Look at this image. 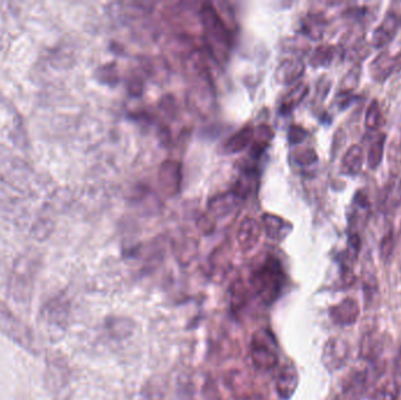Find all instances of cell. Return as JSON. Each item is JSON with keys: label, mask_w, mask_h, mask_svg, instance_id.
<instances>
[{"label": "cell", "mask_w": 401, "mask_h": 400, "mask_svg": "<svg viewBox=\"0 0 401 400\" xmlns=\"http://www.w3.org/2000/svg\"><path fill=\"white\" fill-rule=\"evenodd\" d=\"M200 25L203 31V41L210 57L217 64L228 62L231 49L229 29L222 19L216 8L205 3L200 10Z\"/></svg>", "instance_id": "cell-1"}, {"label": "cell", "mask_w": 401, "mask_h": 400, "mask_svg": "<svg viewBox=\"0 0 401 400\" xmlns=\"http://www.w3.org/2000/svg\"><path fill=\"white\" fill-rule=\"evenodd\" d=\"M250 286L264 304H272L281 296L285 286V271L282 263L271 255L266 256L253 270Z\"/></svg>", "instance_id": "cell-2"}, {"label": "cell", "mask_w": 401, "mask_h": 400, "mask_svg": "<svg viewBox=\"0 0 401 400\" xmlns=\"http://www.w3.org/2000/svg\"><path fill=\"white\" fill-rule=\"evenodd\" d=\"M250 355L255 366L261 371H270L277 366V345L269 331L259 330L255 334L250 344Z\"/></svg>", "instance_id": "cell-3"}, {"label": "cell", "mask_w": 401, "mask_h": 400, "mask_svg": "<svg viewBox=\"0 0 401 400\" xmlns=\"http://www.w3.org/2000/svg\"><path fill=\"white\" fill-rule=\"evenodd\" d=\"M36 269L31 268L29 262H19L10 278L8 294L16 302H26L32 295Z\"/></svg>", "instance_id": "cell-4"}, {"label": "cell", "mask_w": 401, "mask_h": 400, "mask_svg": "<svg viewBox=\"0 0 401 400\" xmlns=\"http://www.w3.org/2000/svg\"><path fill=\"white\" fill-rule=\"evenodd\" d=\"M350 357V345L344 339L339 337H333L328 339L323 349L324 366L328 371H336L338 368H343Z\"/></svg>", "instance_id": "cell-5"}, {"label": "cell", "mask_w": 401, "mask_h": 400, "mask_svg": "<svg viewBox=\"0 0 401 400\" xmlns=\"http://www.w3.org/2000/svg\"><path fill=\"white\" fill-rule=\"evenodd\" d=\"M159 184L162 192L168 197H174L180 192L182 167L179 161L166 160L161 164L159 169Z\"/></svg>", "instance_id": "cell-6"}, {"label": "cell", "mask_w": 401, "mask_h": 400, "mask_svg": "<svg viewBox=\"0 0 401 400\" xmlns=\"http://www.w3.org/2000/svg\"><path fill=\"white\" fill-rule=\"evenodd\" d=\"M298 371L295 364L291 360L285 362L279 368V373L276 377V391L283 400H289L296 392L298 386Z\"/></svg>", "instance_id": "cell-7"}, {"label": "cell", "mask_w": 401, "mask_h": 400, "mask_svg": "<svg viewBox=\"0 0 401 400\" xmlns=\"http://www.w3.org/2000/svg\"><path fill=\"white\" fill-rule=\"evenodd\" d=\"M330 319L339 327H350L359 318L361 308L356 299H345L330 308Z\"/></svg>", "instance_id": "cell-8"}, {"label": "cell", "mask_w": 401, "mask_h": 400, "mask_svg": "<svg viewBox=\"0 0 401 400\" xmlns=\"http://www.w3.org/2000/svg\"><path fill=\"white\" fill-rule=\"evenodd\" d=\"M400 24V16L397 13L387 12L384 21H381L380 25L373 32L372 42L374 47L381 49L389 44L396 37Z\"/></svg>", "instance_id": "cell-9"}, {"label": "cell", "mask_w": 401, "mask_h": 400, "mask_svg": "<svg viewBox=\"0 0 401 400\" xmlns=\"http://www.w3.org/2000/svg\"><path fill=\"white\" fill-rule=\"evenodd\" d=\"M401 68V53L391 55L389 52L379 54L370 66L373 78L384 82L391 74Z\"/></svg>", "instance_id": "cell-10"}, {"label": "cell", "mask_w": 401, "mask_h": 400, "mask_svg": "<svg viewBox=\"0 0 401 400\" xmlns=\"http://www.w3.org/2000/svg\"><path fill=\"white\" fill-rule=\"evenodd\" d=\"M262 233V227L254 217L246 216L240 225L237 232V243L243 251L254 249Z\"/></svg>", "instance_id": "cell-11"}, {"label": "cell", "mask_w": 401, "mask_h": 400, "mask_svg": "<svg viewBox=\"0 0 401 400\" xmlns=\"http://www.w3.org/2000/svg\"><path fill=\"white\" fill-rule=\"evenodd\" d=\"M304 71H305V66L302 60L296 58H289L279 64L277 70L274 72V78L279 84L289 85L297 82L302 77Z\"/></svg>", "instance_id": "cell-12"}, {"label": "cell", "mask_w": 401, "mask_h": 400, "mask_svg": "<svg viewBox=\"0 0 401 400\" xmlns=\"http://www.w3.org/2000/svg\"><path fill=\"white\" fill-rule=\"evenodd\" d=\"M254 136L255 129L253 125L242 127L240 131L236 132L225 141L223 145V151L225 154H236L238 151L246 149L250 143L253 142Z\"/></svg>", "instance_id": "cell-13"}, {"label": "cell", "mask_w": 401, "mask_h": 400, "mask_svg": "<svg viewBox=\"0 0 401 400\" xmlns=\"http://www.w3.org/2000/svg\"><path fill=\"white\" fill-rule=\"evenodd\" d=\"M0 330L6 332L18 343H26V342L29 343V342L24 329L21 327V324L12 314H10V311L5 309L4 305H0Z\"/></svg>", "instance_id": "cell-14"}, {"label": "cell", "mask_w": 401, "mask_h": 400, "mask_svg": "<svg viewBox=\"0 0 401 400\" xmlns=\"http://www.w3.org/2000/svg\"><path fill=\"white\" fill-rule=\"evenodd\" d=\"M364 164V151L359 145H353L348 148L341 160V172L346 175H357L361 172Z\"/></svg>", "instance_id": "cell-15"}, {"label": "cell", "mask_w": 401, "mask_h": 400, "mask_svg": "<svg viewBox=\"0 0 401 400\" xmlns=\"http://www.w3.org/2000/svg\"><path fill=\"white\" fill-rule=\"evenodd\" d=\"M309 93V86L305 82H299L296 86L292 87L287 95H284L279 110L283 114L290 113L291 110H295L300 102L303 101L304 98Z\"/></svg>", "instance_id": "cell-16"}, {"label": "cell", "mask_w": 401, "mask_h": 400, "mask_svg": "<svg viewBox=\"0 0 401 400\" xmlns=\"http://www.w3.org/2000/svg\"><path fill=\"white\" fill-rule=\"evenodd\" d=\"M287 221L277 215L272 214H264L263 215V227L266 230V235L272 240H281L285 236L287 228L290 229V225H287Z\"/></svg>", "instance_id": "cell-17"}, {"label": "cell", "mask_w": 401, "mask_h": 400, "mask_svg": "<svg viewBox=\"0 0 401 400\" xmlns=\"http://www.w3.org/2000/svg\"><path fill=\"white\" fill-rule=\"evenodd\" d=\"M240 200L236 194L233 192H225L220 197H214L213 200L209 202V209H210V215L211 216H222L230 212L236 205L237 201Z\"/></svg>", "instance_id": "cell-18"}, {"label": "cell", "mask_w": 401, "mask_h": 400, "mask_svg": "<svg viewBox=\"0 0 401 400\" xmlns=\"http://www.w3.org/2000/svg\"><path fill=\"white\" fill-rule=\"evenodd\" d=\"M337 55V47L332 45H320L315 47L310 58V64L313 67H326L331 65Z\"/></svg>", "instance_id": "cell-19"}, {"label": "cell", "mask_w": 401, "mask_h": 400, "mask_svg": "<svg viewBox=\"0 0 401 400\" xmlns=\"http://www.w3.org/2000/svg\"><path fill=\"white\" fill-rule=\"evenodd\" d=\"M67 308L68 305L62 299H54L45 306L46 319L49 322H55L57 325H64L67 316Z\"/></svg>", "instance_id": "cell-20"}, {"label": "cell", "mask_w": 401, "mask_h": 400, "mask_svg": "<svg viewBox=\"0 0 401 400\" xmlns=\"http://www.w3.org/2000/svg\"><path fill=\"white\" fill-rule=\"evenodd\" d=\"M401 200V181H391L386 186L380 197V207L383 208H392Z\"/></svg>", "instance_id": "cell-21"}, {"label": "cell", "mask_w": 401, "mask_h": 400, "mask_svg": "<svg viewBox=\"0 0 401 400\" xmlns=\"http://www.w3.org/2000/svg\"><path fill=\"white\" fill-rule=\"evenodd\" d=\"M325 19L320 14H309L303 21L304 33L312 39L323 37Z\"/></svg>", "instance_id": "cell-22"}, {"label": "cell", "mask_w": 401, "mask_h": 400, "mask_svg": "<svg viewBox=\"0 0 401 400\" xmlns=\"http://www.w3.org/2000/svg\"><path fill=\"white\" fill-rule=\"evenodd\" d=\"M385 139V134H379L370 145L369 151H367V164L371 169H376L380 164L384 156Z\"/></svg>", "instance_id": "cell-23"}, {"label": "cell", "mask_w": 401, "mask_h": 400, "mask_svg": "<svg viewBox=\"0 0 401 400\" xmlns=\"http://www.w3.org/2000/svg\"><path fill=\"white\" fill-rule=\"evenodd\" d=\"M230 295H231V301H230L231 310L233 312H240L246 305V299H248V290L243 281L237 279L233 283Z\"/></svg>", "instance_id": "cell-24"}, {"label": "cell", "mask_w": 401, "mask_h": 400, "mask_svg": "<svg viewBox=\"0 0 401 400\" xmlns=\"http://www.w3.org/2000/svg\"><path fill=\"white\" fill-rule=\"evenodd\" d=\"M383 350V340L374 335L364 337L361 345V353L366 360H376Z\"/></svg>", "instance_id": "cell-25"}, {"label": "cell", "mask_w": 401, "mask_h": 400, "mask_svg": "<svg viewBox=\"0 0 401 400\" xmlns=\"http://www.w3.org/2000/svg\"><path fill=\"white\" fill-rule=\"evenodd\" d=\"M381 123H383V113H381L380 105L377 100H373L366 110L365 125L371 131H374L381 126Z\"/></svg>", "instance_id": "cell-26"}, {"label": "cell", "mask_w": 401, "mask_h": 400, "mask_svg": "<svg viewBox=\"0 0 401 400\" xmlns=\"http://www.w3.org/2000/svg\"><path fill=\"white\" fill-rule=\"evenodd\" d=\"M400 395V386L396 380H389L378 390V399L397 400Z\"/></svg>", "instance_id": "cell-27"}, {"label": "cell", "mask_w": 401, "mask_h": 400, "mask_svg": "<svg viewBox=\"0 0 401 400\" xmlns=\"http://www.w3.org/2000/svg\"><path fill=\"white\" fill-rule=\"evenodd\" d=\"M295 159L297 164H302V166H310V164H315L318 156L311 148H304V149H299L296 153Z\"/></svg>", "instance_id": "cell-28"}, {"label": "cell", "mask_w": 401, "mask_h": 400, "mask_svg": "<svg viewBox=\"0 0 401 400\" xmlns=\"http://www.w3.org/2000/svg\"><path fill=\"white\" fill-rule=\"evenodd\" d=\"M98 78L100 82L113 84L118 82V72L115 71L114 65H105L98 71Z\"/></svg>", "instance_id": "cell-29"}, {"label": "cell", "mask_w": 401, "mask_h": 400, "mask_svg": "<svg viewBox=\"0 0 401 400\" xmlns=\"http://www.w3.org/2000/svg\"><path fill=\"white\" fill-rule=\"evenodd\" d=\"M393 249H394L393 234L389 233V234H387V235H386V236H384V238H383V241H381V245H380L381 258H385V260H387V258H389V256H391V253H393Z\"/></svg>", "instance_id": "cell-30"}, {"label": "cell", "mask_w": 401, "mask_h": 400, "mask_svg": "<svg viewBox=\"0 0 401 400\" xmlns=\"http://www.w3.org/2000/svg\"><path fill=\"white\" fill-rule=\"evenodd\" d=\"M354 99L352 90H340L339 93L336 95V105L339 107L340 110H345L346 107L351 105V102Z\"/></svg>", "instance_id": "cell-31"}, {"label": "cell", "mask_w": 401, "mask_h": 400, "mask_svg": "<svg viewBox=\"0 0 401 400\" xmlns=\"http://www.w3.org/2000/svg\"><path fill=\"white\" fill-rule=\"evenodd\" d=\"M307 136V132L304 129L303 127L291 126L289 129V140L291 143L302 142Z\"/></svg>", "instance_id": "cell-32"}, {"label": "cell", "mask_w": 401, "mask_h": 400, "mask_svg": "<svg viewBox=\"0 0 401 400\" xmlns=\"http://www.w3.org/2000/svg\"><path fill=\"white\" fill-rule=\"evenodd\" d=\"M198 227L205 233H213L214 229H215V222L213 221V216L210 215V216L202 217L200 223H198Z\"/></svg>", "instance_id": "cell-33"}, {"label": "cell", "mask_w": 401, "mask_h": 400, "mask_svg": "<svg viewBox=\"0 0 401 400\" xmlns=\"http://www.w3.org/2000/svg\"><path fill=\"white\" fill-rule=\"evenodd\" d=\"M354 201L357 204H359L361 208H367L369 207V199L363 192H358L354 197Z\"/></svg>", "instance_id": "cell-34"}]
</instances>
